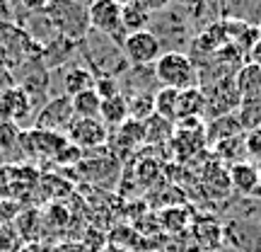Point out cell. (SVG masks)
<instances>
[{
    "mask_svg": "<svg viewBox=\"0 0 261 252\" xmlns=\"http://www.w3.org/2000/svg\"><path fill=\"white\" fill-rule=\"evenodd\" d=\"M152 73L160 87H172L179 93L189 87H198L196 63L184 51H162V56L152 65Z\"/></svg>",
    "mask_w": 261,
    "mask_h": 252,
    "instance_id": "1",
    "label": "cell"
},
{
    "mask_svg": "<svg viewBox=\"0 0 261 252\" xmlns=\"http://www.w3.org/2000/svg\"><path fill=\"white\" fill-rule=\"evenodd\" d=\"M121 54L126 63H130L133 68H150L162 56V44L150 29H143V32L126 34L121 44Z\"/></svg>",
    "mask_w": 261,
    "mask_h": 252,
    "instance_id": "2",
    "label": "cell"
},
{
    "mask_svg": "<svg viewBox=\"0 0 261 252\" xmlns=\"http://www.w3.org/2000/svg\"><path fill=\"white\" fill-rule=\"evenodd\" d=\"M87 25L119 44H123L126 39V32L121 27V5L116 0H94L87 8Z\"/></svg>",
    "mask_w": 261,
    "mask_h": 252,
    "instance_id": "3",
    "label": "cell"
},
{
    "mask_svg": "<svg viewBox=\"0 0 261 252\" xmlns=\"http://www.w3.org/2000/svg\"><path fill=\"white\" fill-rule=\"evenodd\" d=\"M75 119L73 114V104H70V97L65 95H58L54 100H48L41 109H39V117L34 122V129L41 131H56L61 133L63 129L70 126V122Z\"/></svg>",
    "mask_w": 261,
    "mask_h": 252,
    "instance_id": "4",
    "label": "cell"
},
{
    "mask_svg": "<svg viewBox=\"0 0 261 252\" xmlns=\"http://www.w3.org/2000/svg\"><path fill=\"white\" fill-rule=\"evenodd\" d=\"M65 139L77 148H99L109 141V129L99 119H77L75 117L70 126L65 129Z\"/></svg>",
    "mask_w": 261,
    "mask_h": 252,
    "instance_id": "5",
    "label": "cell"
},
{
    "mask_svg": "<svg viewBox=\"0 0 261 252\" xmlns=\"http://www.w3.org/2000/svg\"><path fill=\"white\" fill-rule=\"evenodd\" d=\"M227 177H230V187L234 192H240L242 196H259L261 168L256 163H249V160L232 163L230 170H227Z\"/></svg>",
    "mask_w": 261,
    "mask_h": 252,
    "instance_id": "6",
    "label": "cell"
},
{
    "mask_svg": "<svg viewBox=\"0 0 261 252\" xmlns=\"http://www.w3.org/2000/svg\"><path fill=\"white\" fill-rule=\"evenodd\" d=\"M32 112V97L22 85H8L0 90V114L8 122H19Z\"/></svg>",
    "mask_w": 261,
    "mask_h": 252,
    "instance_id": "7",
    "label": "cell"
},
{
    "mask_svg": "<svg viewBox=\"0 0 261 252\" xmlns=\"http://www.w3.org/2000/svg\"><path fill=\"white\" fill-rule=\"evenodd\" d=\"M128 119H130L128 117V97H126L123 93L102 100V107H99V122H102L107 129H121Z\"/></svg>",
    "mask_w": 261,
    "mask_h": 252,
    "instance_id": "8",
    "label": "cell"
},
{
    "mask_svg": "<svg viewBox=\"0 0 261 252\" xmlns=\"http://www.w3.org/2000/svg\"><path fill=\"white\" fill-rule=\"evenodd\" d=\"M225 44H230L227 22H215V25L205 27L203 32L194 39V49H201L203 56H213V54H218Z\"/></svg>",
    "mask_w": 261,
    "mask_h": 252,
    "instance_id": "9",
    "label": "cell"
},
{
    "mask_svg": "<svg viewBox=\"0 0 261 252\" xmlns=\"http://www.w3.org/2000/svg\"><path fill=\"white\" fill-rule=\"evenodd\" d=\"M234 85L240 93V102L242 100H261V68L252 63L242 65L234 75Z\"/></svg>",
    "mask_w": 261,
    "mask_h": 252,
    "instance_id": "10",
    "label": "cell"
},
{
    "mask_svg": "<svg viewBox=\"0 0 261 252\" xmlns=\"http://www.w3.org/2000/svg\"><path fill=\"white\" fill-rule=\"evenodd\" d=\"M205 112V93L201 87H189L179 93V104H177V119L187 122V119H201V114Z\"/></svg>",
    "mask_w": 261,
    "mask_h": 252,
    "instance_id": "11",
    "label": "cell"
},
{
    "mask_svg": "<svg viewBox=\"0 0 261 252\" xmlns=\"http://www.w3.org/2000/svg\"><path fill=\"white\" fill-rule=\"evenodd\" d=\"M63 95L65 97H75V95L85 93L94 87V73L85 65H70L63 71Z\"/></svg>",
    "mask_w": 261,
    "mask_h": 252,
    "instance_id": "12",
    "label": "cell"
},
{
    "mask_svg": "<svg viewBox=\"0 0 261 252\" xmlns=\"http://www.w3.org/2000/svg\"><path fill=\"white\" fill-rule=\"evenodd\" d=\"M73 104V114L77 119H99V107H102V97L94 93V87L85 90V93L70 97Z\"/></svg>",
    "mask_w": 261,
    "mask_h": 252,
    "instance_id": "13",
    "label": "cell"
},
{
    "mask_svg": "<svg viewBox=\"0 0 261 252\" xmlns=\"http://www.w3.org/2000/svg\"><path fill=\"white\" fill-rule=\"evenodd\" d=\"M177 104H179V90L172 87H158L155 90V114L167 119V122H177Z\"/></svg>",
    "mask_w": 261,
    "mask_h": 252,
    "instance_id": "14",
    "label": "cell"
},
{
    "mask_svg": "<svg viewBox=\"0 0 261 252\" xmlns=\"http://www.w3.org/2000/svg\"><path fill=\"white\" fill-rule=\"evenodd\" d=\"M150 19H152V15L145 12L138 3L121 8V27H123L126 34H133V32H143V29H148Z\"/></svg>",
    "mask_w": 261,
    "mask_h": 252,
    "instance_id": "15",
    "label": "cell"
},
{
    "mask_svg": "<svg viewBox=\"0 0 261 252\" xmlns=\"http://www.w3.org/2000/svg\"><path fill=\"white\" fill-rule=\"evenodd\" d=\"M155 114V93H136L128 97V117L136 122H148Z\"/></svg>",
    "mask_w": 261,
    "mask_h": 252,
    "instance_id": "16",
    "label": "cell"
},
{
    "mask_svg": "<svg viewBox=\"0 0 261 252\" xmlns=\"http://www.w3.org/2000/svg\"><path fill=\"white\" fill-rule=\"evenodd\" d=\"M237 122L244 131H252L261 126V100H242L237 107Z\"/></svg>",
    "mask_w": 261,
    "mask_h": 252,
    "instance_id": "17",
    "label": "cell"
},
{
    "mask_svg": "<svg viewBox=\"0 0 261 252\" xmlns=\"http://www.w3.org/2000/svg\"><path fill=\"white\" fill-rule=\"evenodd\" d=\"M143 126H145V143H162L174 133V124L158 114H152L148 122H143Z\"/></svg>",
    "mask_w": 261,
    "mask_h": 252,
    "instance_id": "18",
    "label": "cell"
},
{
    "mask_svg": "<svg viewBox=\"0 0 261 252\" xmlns=\"http://www.w3.org/2000/svg\"><path fill=\"white\" fill-rule=\"evenodd\" d=\"M244 133L242 136H232V139H225V141H218V155L225 160H234V163H240V155L244 160Z\"/></svg>",
    "mask_w": 261,
    "mask_h": 252,
    "instance_id": "19",
    "label": "cell"
},
{
    "mask_svg": "<svg viewBox=\"0 0 261 252\" xmlns=\"http://www.w3.org/2000/svg\"><path fill=\"white\" fill-rule=\"evenodd\" d=\"M94 93L99 95L102 100L114 97V95L121 93V83H119V78H114V75H99V78H94Z\"/></svg>",
    "mask_w": 261,
    "mask_h": 252,
    "instance_id": "20",
    "label": "cell"
},
{
    "mask_svg": "<svg viewBox=\"0 0 261 252\" xmlns=\"http://www.w3.org/2000/svg\"><path fill=\"white\" fill-rule=\"evenodd\" d=\"M19 141V131L15 126V122L0 119V150H10Z\"/></svg>",
    "mask_w": 261,
    "mask_h": 252,
    "instance_id": "21",
    "label": "cell"
},
{
    "mask_svg": "<svg viewBox=\"0 0 261 252\" xmlns=\"http://www.w3.org/2000/svg\"><path fill=\"white\" fill-rule=\"evenodd\" d=\"M244 148H247V155H249V158L261 163V126L244 133Z\"/></svg>",
    "mask_w": 261,
    "mask_h": 252,
    "instance_id": "22",
    "label": "cell"
},
{
    "mask_svg": "<svg viewBox=\"0 0 261 252\" xmlns=\"http://www.w3.org/2000/svg\"><path fill=\"white\" fill-rule=\"evenodd\" d=\"M138 5L145 12H150V15H160V12H165L167 8H172L174 0H138Z\"/></svg>",
    "mask_w": 261,
    "mask_h": 252,
    "instance_id": "23",
    "label": "cell"
},
{
    "mask_svg": "<svg viewBox=\"0 0 261 252\" xmlns=\"http://www.w3.org/2000/svg\"><path fill=\"white\" fill-rule=\"evenodd\" d=\"M247 58H249V63H252V65L261 68V39H256V44H254V47L249 49V54H247Z\"/></svg>",
    "mask_w": 261,
    "mask_h": 252,
    "instance_id": "24",
    "label": "cell"
},
{
    "mask_svg": "<svg viewBox=\"0 0 261 252\" xmlns=\"http://www.w3.org/2000/svg\"><path fill=\"white\" fill-rule=\"evenodd\" d=\"M27 8H32V10H41V8H46L48 5V0H22Z\"/></svg>",
    "mask_w": 261,
    "mask_h": 252,
    "instance_id": "25",
    "label": "cell"
},
{
    "mask_svg": "<svg viewBox=\"0 0 261 252\" xmlns=\"http://www.w3.org/2000/svg\"><path fill=\"white\" fill-rule=\"evenodd\" d=\"M73 3H75V5H80V8H90L94 0H73Z\"/></svg>",
    "mask_w": 261,
    "mask_h": 252,
    "instance_id": "26",
    "label": "cell"
},
{
    "mask_svg": "<svg viewBox=\"0 0 261 252\" xmlns=\"http://www.w3.org/2000/svg\"><path fill=\"white\" fill-rule=\"evenodd\" d=\"M211 252H240V250H234V247L227 245V247H218V250H211Z\"/></svg>",
    "mask_w": 261,
    "mask_h": 252,
    "instance_id": "27",
    "label": "cell"
},
{
    "mask_svg": "<svg viewBox=\"0 0 261 252\" xmlns=\"http://www.w3.org/2000/svg\"><path fill=\"white\" fill-rule=\"evenodd\" d=\"M121 8H126V5H133V3H138V0H116Z\"/></svg>",
    "mask_w": 261,
    "mask_h": 252,
    "instance_id": "28",
    "label": "cell"
},
{
    "mask_svg": "<svg viewBox=\"0 0 261 252\" xmlns=\"http://www.w3.org/2000/svg\"><path fill=\"white\" fill-rule=\"evenodd\" d=\"M259 196H261V189H259Z\"/></svg>",
    "mask_w": 261,
    "mask_h": 252,
    "instance_id": "29",
    "label": "cell"
}]
</instances>
